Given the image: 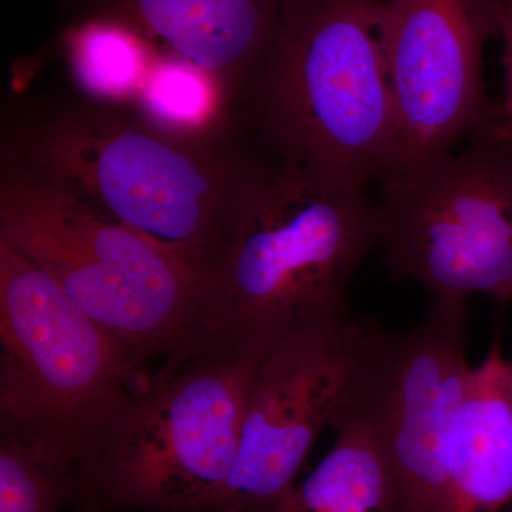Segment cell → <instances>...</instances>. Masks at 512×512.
<instances>
[{
    "mask_svg": "<svg viewBox=\"0 0 512 512\" xmlns=\"http://www.w3.org/2000/svg\"><path fill=\"white\" fill-rule=\"evenodd\" d=\"M0 163L29 171L208 275L268 153L244 120L188 133L76 87L10 100Z\"/></svg>",
    "mask_w": 512,
    "mask_h": 512,
    "instance_id": "obj_1",
    "label": "cell"
},
{
    "mask_svg": "<svg viewBox=\"0 0 512 512\" xmlns=\"http://www.w3.org/2000/svg\"><path fill=\"white\" fill-rule=\"evenodd\" d=\"M379 241L367 188L268 154L229 227L192 348L271 345L348 316L350 281Z\"/></svg>",
    "mask_w": 512,
    "mask_h": 512,
    "instance_id": "obj_2",
    "label": "cell"
},
{
    "mask_svg": "<svg viewBox=\"0 0 512 512\" xmlns=\"http://www.w3.org/2000/svg\"><path fill=\"white\" fill-rule=\"evenodd\" d=\"M242 119L271 156L367 188L396 148L387 0H282Z\"/></svg>",
    "mask_w": 512,
    "mask_h": 512,
    "instance_id": "obj_3",
    "label": "cell"
},
{
    "mask_svg": "<svg viewBox=\"0 0 512 512\" xmlns=\"http://www.w3.org/2000/svg\"><path fill=\"white\" fill-rule=\"evenodd\" d=\"M272 345V343H271ZM271 345L167 357L130 389L79 471V512H222L249 384Z\"/></svg>",
    "mask_w": 512,
    "mask_h": 512,
    "instance_id": "obj_4",
    "label": "cell"
},
{
    "mask_svg": "<svg viewBox=\"0 0 512 512\" xmlns=\"http://www.w3.org/2000/svg\"><path fill=\"white\" fill-rule=\"evenodd\" d=\"M0 239L42 269L138 373L201 338L205 272L45 178L2 163Z\"/></svg>",
    "mask_w": 512,
    "mask_h": 512,
    "instance_id": "obj_5",
    "label": "cell"
},
{
    "mask_svg": "<svg viewBox=\"0 0 512 512\" xmlns=\"http://www.w3.org/2000/svg\"><path fill=\"white\" fill-rule=\"evenodd\" d=\"M0 429L80 471L140 376L55 282L0 239Z\"/></svg>",
    "mask_w": 512,
    "mask_h": 512,
    "instance_id": "obj_6",
    "label": "cell"
},
{
    "mask_svg": "<svg viewBox=\"0 0 512 512\" xmlns=\"http://www.w3.org/2000/svg\"><path fill=\"white\" fill-rule=\"evenodd\" d=\"M476 136L466 150L380 183L387 269L434 301H512V144Z\"/></svg>",
    "mask_w": 512,
    "mask_h": 512,
    "instance_id": "obj_7",
    "label": "cell"
},
{
    "mask_svg": "<svg viewBox=\"0 0 512 512\" xmlns=\"http://www.w3.org/2000/svg\"><path fill=\"white\" fill-rule=\"evenodd\" d=\"M464 301L436 299L406 332L367 323L339 412L375 434L400 498V512H436L448 454L473 366L467 362Z\"/></svg>",
    "mask_w": 512,
    "mask_h": 512,
    "instance_id": "obj_8",
    "label": "cell"
},
{
    "mask_svg": "<svg viewBox=\"0 0 512 512\" xmlns=\"http://www.w3.org/2000/svg\"><path fill=\"white\" fill-rule=\"evenodd\" d=\"M367 323L343 316L269 346L249 384L222 512H266L295 485L345 400Z\"/></svg>",
    "mask_w": 512,
    "mask_h": 512,
    "instance_id": "obj_9",
    "label": "cell"
},
{
    "mask_svg": "<svg viewBox=\"0 0 512 512\" xmlns=\"http://www.w3.org/2000/svg\"><path fill=\"white\" fill-rule=\"evenodd\" d=\"M493 36V0H387L397 138L382 181L450 154L490 121L483 50Z\"/></svg>",
    "mask_w": 512,
    "mask_h": 512,
    "instance_id": "obj_10",
    "label": "cell"
},
{
    "mask_svg": "<svg viewBox=\"0 0 512 512\" xmlns=\"http://www.w3.org/2000/svg\"><path fill=\"white\" fill-rule=\"evenodd\" d=\"M64 23L99 19L143 37L160 59L207 74L234 113L278 28L282 0H53Z\"/></svg>",
    "mask_w": 512,
    "mask_h": 512,
    "instance_id": "obj_11",
    "label": "cell"
},
{
    "mask_svg": "<svg viewBox=\"0 0 512 512\" xmlns=\"http://www.w3.org/2000/svg\"><path fill=\"white\" fill-rule=\"evenodd\" d=\"M505 365L495 340L484 362L471 370L436 512H500L512 505V407Z\"/></svg>",
    "mask_w": 512,
    "mask_h": 512,
    "instance_id": "obj_12",
    "label": "cell"
},
{
    "mask_svg": "<svg viewBox=\"0 0 512 512\" xmlns=\"http://www.w3.org/2000/svg\"><path fill=\"white\" fill-rule=\"evenodd\" d=\"M335 443L302 483L266 512H400L399 491L373 431L338 412Z\"/></svg>",
    "mask_w": 512,
    "mask_h": 512,
    "instance_id": "obj_13",
    "label": "cell"
},
{
    "mask_svg": "<svg viewBox=\"0 0 512 512\" xmlns=\"http://www.w3.org/2000/svg\"><path fill=\"white\" fill-rule=\"evenodd\" d=\"M57 49L73 87L121 103H136L160 60L143 37L99 19L63 23Z\"/></svg>",
    "mask_w": 512,
    "mask_h": 512,
    "instance_id": "obj_14",
    "label": "cell"
},
{
    "mask_svg": "<svg viewBox=\"0 0 512 512\" xmlns=\"http://www.w3.org/2000/svg\"><path fill=\"white\" fill-rule=\"evenodd\" d=\"M79 470L66 458L0 429V512H59L73 507Z\"/></svg>",
    "mask_w": 512,
    "mask_h": 512,
    "instance_id": "obj_15",
    "label": "cell"
},
{
    "mask_svg": "<svg viewBox=\"0 0 512 512\" xmlns=\"http://www.w3.org/2000/svg\"><path fill=\"white\" fill-rule=\"evenodd\" d=\"M134 104L158 123L188 133L222 130L242 119L207 74L174 60H158Z\"/></svg>",
    "mask_w": 512,
    "mask_h": 512,
    "instance_id": "obj_16",
    "label": "cell"
},
{
    "mask_svg": "<svg viewBox=\"0 0 512 512\" xmlns=\"http://www.w3.org/2000/svg\"><path fill=\"white\" fill-rule=\"evenodd\" d=\"M497 36L503 40L504 96L500 106L481 130L512 144V0H493Z\"/></svg>",
    "mask_w": 512,
    "mask_h": 512,
    "instance_id": "obj_17",
    "label": "cell"
},
{
    "mask_svg": "<svg viewBox=\"0 0 512 512\" xmlns=\"http://www.w3.org/2000/svg\"><path fill=\"white\" fill-rule=\"evenodd\" d=\"M505 384H507L508 400L512 407V360L510 362L507 360V365H505ZM510 508L512 510V505Z\"/></svg>",
    "mask_w": 512,
    "mask_h": 512,
    "instance_id": "obj_18",
    "label": "cell"
}]
</instances>
